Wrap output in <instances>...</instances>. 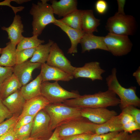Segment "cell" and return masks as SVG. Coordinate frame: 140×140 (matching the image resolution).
I'll use <instances>...</instances> for the list:
<instances>
[{
	"mask_svg": "<svg viewBox=\"0 0 140 140\" xmlns=\"http://www.w3.org/2000/svg\"><path fill=\"white\" fill-rule=\"evenodd\" d=\"M120 100L112 91H99L93 94L80 95L77 98L66 100L63 103L72 107L82 108H104L116 106Z\"/></svg>",
	"mask_w": 140,
	"mask_h": 140,
	"instance_id": "6da1fadb",
	"label": "cell"
},
{
	"mask_svg": "<svg viewBox=\"0 0 140 140\" xmlns=\"http://www.w3.org/2000/svg\"><path fill=\"white\" fill-rule=\"evenodd\" d=\"M81 109L60 103H50L44 109L50 117V128L52 131L57 127L67 122L83 118Z\"/></svg>",
	"mask_w": 140,
	"mask_h": 140,
	"instance_id": "7a4b0ae2",
	"label": "cell"
},
{
	"mask_svg": "<svg viewBox=\"0 0 140 140\" xmlns=\"http://www.w3.org/2000/svg\"><path fill=\"white\" fill-rule=\"evenodd\" d=\"M117 73L116 69L113 68L111 74L106 78V81L108 89L119 97L120 108L122 110L131 105L139 107L140 99L136 93V87L132 86L126 88L123 87L117 79Z\"/></svg>",
	"mask_w": 140,
	"mask_h": 140,
	"instance_id": "3957f363",
	"label": "cell"
},
{
	"mask_svg": "<svg viewBox=\"0 0 140 140\" xmlns=\"http://www.w3.org/2000/svg\"><path fill=\"white\" fill-rule=\"evenodd\" d=\"M41 1L36 4L32 3L30 11V14L33 16L32 33L38 36L47 25L54 24L56 20L51 5L47 3L48 0Z\"/></svg>",
	"mask_w": 140,
	"mask_h": 140,
	"instance_id": "277c9868",
	"label": "cell"
},
{
	"mask_svg": "<svg viewBox=\"0 0 140 140\" xmlns=\"http://www.w3.org/2000/svg\"><path fill=\"white\" fill-rule=\"evenodd\" d=\"M136 25L135 18L133 16L116 13L108 19L106 28L109 33L128 37L134 34Z\"/></svg>",
	"mask_w": 140,
	"mask_h": 140,
	"instance_id": "5b68a950",
	"label": "cell"
},
{
	"mask_svg": "<svg viewBox=\"0 0 140 140\" xmlns=\"http://www.w3.org/2000/svg\"><path fill=\"white\" fill-rule=\"evenodd\" d=\"M41 93L50 103H63L66 100L76 98L80 95L78 93L65 89L57 81L53 83L48 81L42 82Z\"/></svg>",
	"mask_w": 140,
	"mask_h": 140,
	"instance_id": "8992f818",
	"label": "cell"
},
{
	"mask_svg": "<svg viewBox=\"0 0 140 140\" xmlns=\"http://www.w3.org/2000/svg\"><path fill=\"white\" fill-rule=\"evenodd\" d=\"M97 125L84 118L72 120L59 126V136L62 138L82 134H94Z\"/></svg>",
	"mask_w": 140,
	"mask_h": 140,
	"instance_id": "52a82bcc",
	"label": "cell"
},
{
	"mask_svg": "<svg viewBox=\"0 0 140 140\" xmlns=\"http://www.w3.org/2000/svg\"><path fill=\"white\" fill-rule=\"evenodd\" d=\"M104 42L109 52L115 56L128 54L131 51L132 44L128 37L108 33L104 37Z\"/></svg>",
	"mask_w": 140,
	"mask_h": 140,
	"instance_id": "ba28073f",
	"label": "cell"
},
{
	"mask_svg": "<svg viewBox=\"0 0 140 140\" xmlns=\"http://www.w3.org/2000/svg\"><path fill=\"white\" fill-rule=\"evenodd\" d=\"M50 117L43 109L36 115L33 121L30 137L47 140L53 132L50 129Z\"/></svg>",
	"mask_w": 140,
	"mask_h": 140,
	"instance_id": "9c48e42d",
	"label": "cell"
},
{
	"mask_svg": "<svg viewBox=\"0 0 140 140\" xmlns=\"http://www.w3.org/2000/svg\"><path fill=\"white\" fill-rule=\"evenodd\" d=\"M48 65L61 70L73 76L75 67L65 56L62 51L55 43L51 48L49 56L46 61Z\"/></svg>",
	"mask_w": 140,
	"mask_h": 140,
	"instance_id": "30bf717a",
	"label": "cell"
},
{
	"mask_svg": "<svg viewBox=\"0 0 140 140\" xmlns=\"http://www.w3.org/2000/svg\"><path fill=\"white\" fill-rule=\"evenodd\" d=\"M80 111L83 118L98 125L104 123L117 115L116 111L104 108H82Z\"/></svg>",
	"mask_w": 140,
	"mask_h": 140,
	"instance_id": "8fae6325",
	"label": "cell"
},
{
	"mask_svg": "<svg viewBox=\"0 0 140 140\" xmlns=\"http://www.w3.org/2000/svg\"><path fill=\"white\" fill-rule=\"evenodd\" d=\"M105 71L102 68L100 63L97 61L86 63L80 67H75L73 76L75 78H82L90 79L93 81L96 80H102V74Z\"/></svg>",
	"mask_w": 140,
	"mask_h": 140,
	"instance_id": "7c38bea8",
	"label": "cell"
},
{
	"mask_svg": "<svg viewBox=\"0 0 140 140\" xmlns=\"http://www.w3.org/2000/svg\"><path fill=\"white\" fill-rule=\"evenodd\" d=\"M40 64L33 63L27 60L22 63L16 65L13 67V73L16 77L22 86L32 79L33 71L41 66Z\"/></svg>",
	"mask_w": 140,
	"mask_h": 140,
	"instance_id": "4fadbf2b",
	"label": "cell"
},
{
	"mask_svg": "<svg viewBox=\"0 0 140 140\" xmlns=\"http://www.w3.org/2000/svg\"><path fill=\"white\" fill-rule=\"evenodd\" d=\"M40 74L42 82L53 80L68 81L74 78L71 75L58 69L50 66L46 63L41 64Z\"/></svg>",
	"mask_w": 140,
	"mask_h": 140,
	"instance_id": "5bb4252c",
	"label": "cell"
},
{
	"mask_svg": "<svg viewBox=\"0 0 140 140\" xmlns=\"http://www.w3.org/2000/svg\"><path fill=\"white\" fill-rule=\"evenodd\" d=\"M50 103L41 95L26 100L22 111L19 116L18 120L26 116L36 115Z\"/></svg>",
	"mask_w": 140,
	"mask_h": 140,
	"instance_id": "9a60e30c",
	"label": "cell"
},
{
	"mask_svg": "<svg viewBox=\"0 0 140 140\" xmlns=\"http://www.w3.org/2000/svg\"><path fill=\"white\" fill-rule=\"evenodd\" d=\"M59 27L69 37L71 41V46L68 49V54L77 53V46L85 33L82 31L78 30L70 27L64 24L59 19H57L53 24Z\"/></svg>",
	"mask_w": 140,
	"mask_h": 140,
	"instance_id": "2e32d148",
	"label": "cell"
},
{
	"mask_svg": "<svg viewBox=\"0 0 140 140\" xmlns=\"http://www.w3.org/2000/svg\"><path fill=\"white\" fill-rule=\"evenodd\" d=\"M104 38L103 36H95L93 34L85 33L80 43L81 46L82 53L96 49L108 51L104 42Z\"/></svg>",
	"mask_w": 140,
	"mask_h": 140,
	"instance_id": "e0dca14e",
	"label": "cell"
},
{
	"mask_svg": "<svg viewBox=\"0 0 140 140\" xmlns=\"http://www.w3.org/2000/svg\"><path fill=\"white\" fill-rule=\"evenodd\" d=\"M2 30L6 31L8 34V38L11 43L16 46L24 37L22 33L24 32L23 25L21 16L15 15L12 23L8 27L4 26L1 27Z\"/></svg>",
	"mask_w": 140,
	"mask_h": 140,
	"instance_id": "ac0fdd59",
	"label": "cell"
},
{
	"mask_svg": "<svg viewBox=\"0 0 140 140\" xmlns=\"http://www.w3.org/2000/svg\"><path fill=\"white\" fill-rule=\"evenodd\" d=\"M2 101L12 115H19L22 111L26 100L22 95L19 89L10 95Z\"/></svg>",
	"mask_w": 140,
	"mask_h": 140,
	"instance_id": "d6986e66",
	"label": "cell"
},
{
	"mask_svg": "<svg viewBox=\"0 0 140 140\" xmlns=\"http://www.w3.org/2000/svg\"><path fill=\"white\" fill-rule=\"evenodd\" d=\"M53 12L59 17H64L77 9V1L76 0L51 1Z\"/></svg>",
	"mask_w": 140,
	"mask_h": 140,
	"instance_id": "ffe728a7",
	"label": "cell"
},
{
	"mask_svg": "<svg viewBox=\"0 0 140 140\" xmlns=\"http://www.w3.org/2000/svg\"><path fill=\"white\" fill-rule=\"evenodd\" d=\"M100 24V20L95 17L92 10H83L81 19V28L85 33L93 34L94 32H98L97 27Z\"/></svg>",
	"mask_w": 140,
	"mask_h": 140,
	"instance_id": "44dd1931",
	"label": "cell"
},
{
	"mask_svg": "<svg viewBox=\"0 0 140 140\" xmlns=\"http://www.w3.org/2000/svg\"><path fill=\"white\" fill-rule=\"evenodd\" d=\"M42 82L41 77L39 74L32 81L22 86L20 92L26 100L41 95Z\"/></svg>",
	"mask_w": 140,
	"mask_h": 140,
	"instance_id": "7402d4cb",
	"label": "cell"
},
{
	"mask_svg": "<svg viewBox=\"0 0 140 140\" xmlns=\"http://www.w3.org/2000/svg\"><path fill=\"white\" fill-rule=\"evenodd\" d=\"M122 131V125L121 122L119 114L113 116L102 124H97L95 134L100 135L111 132H119Z\"/></svg>",
	"mask_w": 140,
	"mask_h": 140,
	"instance_id": "603a6c76",
	"label": "cell"
},
{
	"mask_svg": "<svg viewBox=\"0 0 140 140\" xmlns=\"http://www.w3.org/2000/svg\"><path fill=\"white\" fill-rule=\"evenodd\" d=\"M16 46L10 41L6 44V46L2 48L0 57V65L13 67L16 64Z\"/></svg>",
	"mask_w": 140,
	"mask_h": 140,
	"instance_id": "cb8c5ba5",
	"label": "cell"
},
{
	"mask_svg": "<svg viewBox=\"0 0 140 140\" xmlns=\"http://www.w3.org/2000/svg\"><path fill=\"white\" fill-rule=\"evenodd\" d=\"M22 86L18 79L13 73L2 83L0 98L3 100L10 95L20 89Z\"/></svg>",
	"mask_w": 140,
	"mask_h": 140,
	"instance_id": "d4e9b609",
	"label": "cell"
},
{
	"mask_svg": "<svg viewBox=\"0 0 140 140\" xmlns=\"http://www.w3.org/2000/svg\"><path fill=\"white\" fill-rule=\"evenodd\" d=\"M54 42L49 40L48 42L45 44H41L37 47L29 61L33 63L42 64L47 61L51 48Z\"/></svg>",
	"mask_w": 140,
	"mask_h": 140,
	"instance_id": "484cf974",
	"label": "cell"
},
{
	"mask_svg": "<svg viewBox=\"0 0 140 140\" xmlns=\"http://www.w3.org/2000/svg\"><path fill=\"white\" fill-rule=\"evenodd\" d=\"M83 10L77 9L59 20L64 24L70 27L78 30L82 31L81 22Z\"/></svg>",
	"mask_w": 140,
	"mask_h": 140,
	"instance_id": "4316f807",
	"label": "cell"
},
{
	"mask_svg": "<svg viewBox=\"0 0 140 140\" xmlns=\"http://www.w3.org/2000/svg\"><path fill=\"white\" fill-rule=\"evenodd\" d=\"M38 37L37 35H33L30 37H24L17 45L16 51L36 48L45 42L44 40L38 39Z\"/></svg>",
	"mask_w": 140,
	"mask_h": 140,
	"instance_id": "83f0119b",
	"label": "cell"
},
{
	"mask_svg": "<svg viewBox=\"0 0 140 140\" xmlns=\"http://www.w3.org/2000/svg\"><path fill=\"white\" fill-rule=\"evenodd\" d=\"M19 116V115H12L0 124V137L15 125L18 120Z\"/></svg>",
	"mask_w": 140,
	"mask_h": 140,
	"instance_id": "f1b7e54d",
	"label": "cell"
},
{
	"mask_svg": "<svg viewBox=\"0 0 140 140\" xmlns=\"http://www.w3.org/2000/svg\"><path fill=\"white\" fill-rule=\"evenodd\" d=\"M36 48L27 49L16 51V64H18L28 60L32 56Z\"/></svg>",
	"mask_w": 140,
	"mask_h": 140,
	"instance_id": "f546056e",
	"label": "cell"
},
{
	"mask_svg": "<svg viewBox=\"0 0 140 140\" xmlns=\"http://www.w3.org/2000/svg\"><path fill=\"white\" fill-rule=\"evenodd\" d=\"M33 121L15 129L18 140L27 138L30 137L33 124Z\"/></svg>",
	"mask_w": 140,
	"mask_h": 140,
	"instance_id": "4dcf8cb0",
	"label": "cell"
},
{
	"mask_svg": "<svg viewBox=\"0 0 140 140\" xmlns=\"http://www.w3.org/2000/svg\"><path fill=\"white\" fill-rule=\"evenodd\" d=\"M133 106H128L122 110L132 116L135 121L140 126V110Z\"/></svg>",
	"mask_w": 140,
	"mask_h": 140,
	"instance_id": "1f68e13d",
	"label": "cell"
},
{
	"mask_svg": "<svg viewBox=\"0 0 140 140\" xmlns=\"http://www.w3.org/2000/svg\"><path fill=\"white\" fill-rule=\"evenodd\" d=\"M13 74V67L0 65V82L3 83Z\"/></svg>",
	"mask_w": 140,
	"mask_h": 140,
	"instance_id": "d6a6232c",
	"label": "cell"
},
{
	"mask_svg": "<svg viewBox=\"0 0 140 140\" xmlns=\"http://www.w3.org/2000/svg\"><path fill=\"white\" fill-rule=\"evenodd\" d=\"M119 132H111L100 135L94 134L92 135L89 140H110Z\"/></svg>",
	"mask_w": 140,
	"mask_h": 140,
	"instance_id": "836d02e7",
	"label": "cell"
},
{
	"mask_svg": "<svg viewBox=\"0 0 140 140\" xmlns=\"http://www.w3.org/2000/svg\"><path fill=\"white\" fill-rule=\"evenodd\" d=\"M12 116L11 113L4 105L0 98V124L6 118H9Z\"/></svg>",
	"mask_w": 140,
	"mask_h": 140,
	"instance_id": "e575fe53",
	"label": "cell"
},
{
	"mask_svg": "<svg viewBox=\"0 0 140 140\" xmlns=\"http://www.w3.org/2000/svg\"><path fill=\"white\" fill-rule=\"evenodd\" d=\"M108 8V5L106 1L104 0H99L96 2L95 8L96 11L99 14L103 15L107 12Z\"/></svg>",
	"mask_w": 140,
	"mask_h": 140,
	"instance_id": "d590c367",
	"label": "cell"
},
{
	"mask_svg": "<svg viewBox=\"0 0 140 140\" xmlns=\"http://www.w3.org/2000/svg\"><path fill=\"white\" fill-rule=\"evenodd\" d=\"M36 115L26 116L22 117L18 120L16 123L14 127L15 129H17L32 122Z\"/></svg>",
	"mask_w": 140,
	"mask_h": 140,
	"instance_id": "8d00e7d4",
	"label": "cell"
},
{
	"mask_svg": "<svg viewBox=\"0 0 140 140\" xmlns=\"http://www.w3.org/2000/svg\"><path fill=\"white\" fill-rule=\"evenodd\" d=\"M123 130L132 134L133 131L140 130V126L135 121L130 122L122 125Z\"/></svg>",
	"mask_w": 140,
	"mask_h": 140,
	"instance_id": "74e56055",
	"label": "cell"
},
{
	"mask_svg": "<svg viewBox=\"0 0 140 140\" xmlns=\"http://www.w3.org/2000/svg\"><path fill=\"white\" fill-rule=\"evenodd\" d=\"M15 126L0 136V140H18L16 130L14 128Z\"/></svg>",
	"mask_w": 140,
	"mask_h": 140,
	"instance_id": "f35d334b",
	"label": "cell"
},
{
	"mask_svg": "<svg viewBox=\"0 0 140 140\" xmlns=\"http://www.w3.org/2000/svg\"><path fill=\"white\" fill-rule=\"evenodd\" d=\"M92 135L82 134L65 137L61 139L63 140H89Z\"/></svg>",
	"mask_w": 140,
	"mask_h": 140,
	"instance_id": "ab89813d",
	"label": "cell"
},
{
	"mask_svg": "<svg viewBox=\"0 0 140 140\" xmlns=\"http://www.w3.org/2000/svg\"><path fill=\"white\" fill-rule=\"evenodd\" d=\"M120 114L121 122L122 125L130 122L135 121L133 117L127 113L122 111Z\"/></svg>",
	"mask_w": 140,
	"mask_h": 140,
	"instance_id": "60d3db41",
	"label": "cell"
},
{
	"mask_svg": "<svg viewBox=\"0 0 140 140\" xmlns=\"http://www.w3.org/2000/svg\"><path fill=\"white\" fill-rule=\"evenodd\" d=\"M12 0H5L2 2H0V6H6L11 8L13 11L15 15L18 12L21 11L24 8L23 6L15 7L12 6L10 3L12 2Z\"/></svg>",
	"mask_w": 140,
	"mask_h": 140,
	"instance_id": "b9f144b4",
	"label": "cell"
},
{
	"mask_svg": "<svg viewBox=\"0 0 140 140\" xmlns=\"http://www.w3.org/2000/svg\"><path fill=\"white\" fill-rule=\"evenodd\" d=\"M129 133L124 131L120 132L110 140H128Z\"/></svg>",
	"mask_w": 140,
	"mask_h": 140,
	"instance_id": "7bdbcfd3",
	"label": "cell"
},
{
	"mask_svg": "<svg viewBox=\"0 0 140 140\" xmlns=\"http://www.w3.org/2000/svg\"><path fill=\"white\" fill-rule=\"evenodd\" d=\"M117 2L118 9L117 12L116 13L121 15H125L124 8L126 1L125 0H117Z\"/></svg>",
	"mask_w": 140,
	"mask_h": 140,
	"instance_id": "ee69618b",
	"label": "cell"
},
{
	"mask_svg": "<svg viewBox=\"0 0 140 140\" xmlns=\"http://www.w3.org/2000/svg\"><path fill=\"white\" fill-rule=\"evenodd\" d=\"M59 127L56 128L53 132L51 136L47 140H61L59 135Z\"/></svg>",
	"mask_w": 140,
	"mask_h": 140,
	"instance_id": "f6af8a7d",
	"label": "cell"
},
{
	"mask_svg": "<svg viewBox=\"0 0 140 140\" xmlns=\"http://www.w3.org/2000/svg\"><path fill=\"white\" fill-rule=\"evenodd\" d=\"M129 135L128 140H140V133L138 131L133 132Z\"/></svg>",
	"mask_w": 140,
	"mask_h": 140,
	"instance_id": "bcb514c9",
	"label": "cell"
},
{
	"mask_svg": "<svg viewBox=\"0 0 140 140\" xmlns=\"http://www.w3.org/2000/svg\"><path fill=\"white\" fill-rule=\"evenodd\" d=\"M136 79V81L139 86H140V67L139 66L132 74Z\"/></svg>",
	"mask_w": 140,
	"mask_h": 140,
	"instance_id": "7dc6e473",
	"label": "cell"
},
{
	"mask_svg": "<svg viewBox=\"0 0 140 140\" xmlns=\"http://www.w3.org/2000/svg\"><path fill=\"white\" fill-rule=\"evenodd\" d=\"M12 1L16 3L17 4H20L23 3H24L27 2L29 1L30 0H12Z\"/></svg>",
	"mask_w": 140,
	"mask_h": 140,
	"instance_id": "c3c4849f",
	"label": "cell"
},
{
	"mask_svg": "<svg viewBox=\"0 0 140 140\" xmlns=\"http://www.w3.org/2000/svg\"><path fill=\"white\" fill-rule=\"evenodd\" d=\"M21 140H45L44 139H39L30 137Z\"/></svg>",
	"mask_w": 140,
	"mask_h": 140,
	"instance_id": "681fc988",
	"label": "cell"
},
{
	"mask_svg": "<svg viewBox=\"0 0 140 140\" xmlns=\"http://www.w3.org/2000/svg\"><path fill=\"white\" fill-rule=\"evenodd\" d=\"M2 83L0 82V93L1 90V87L2 86Z\"/></svg>",
	"mask_w": 140,
	"mask_h": 140,
	"instance_id": "f907efd6",
	"label": "cell"
},
{
	"mask_svg": "<svg viewBox=\"0 0 140 140\" xmlns=\"http://www.w3.org/2000/svg\"><path fill=\"white\" fill-rule=\"evenodd\" d=\"M2 49V48H0V54H1V53Z\"/></svg>",
	"mask_w": 140,
	"mask_h": 140,
	"instance_id": "816d5d0a",
	"label": "cell"
},
{
	"mask_svg": "<svg viewBox=\"0 0 140 140\" xmlns=\"http://www.w3.org/2000/svg\"><path fill=\"white\" fill-rule=\"evenodd\" d=\"M61 140H62V139H61Z\"/></svg>",
	"mask_w": 140,
	"mask_h": 140,
	"instance_id": "f5cc1de1",
	"label": "cell"
}]
</instances>
